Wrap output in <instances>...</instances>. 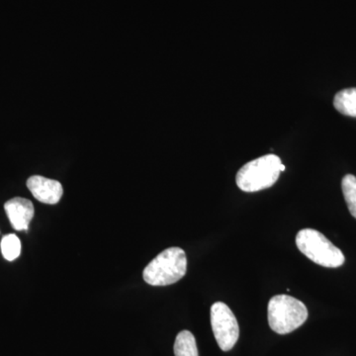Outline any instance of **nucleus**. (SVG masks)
Segmentation results:
<instances>
[{
	"label": "nucleus",
	"mask_w": 356,
	"mask_h": 356,
	"mask_svg": "<svg viewBox=\"0 0 356 356\" xmlns=\"http://www.w3.org/2000/svg\"><path fill=\"white\" fill-rule=\"evenodd\" d=\"M187 259L182 248L163 250L147 264L143 277L152 286H166L181 280L186 274Z\"/></svg>",
	"instance_id": "1"
},
{
	"label": "nucleus",
	"mask_w": 356,
	"mask_h": 356,
	"mask_svg": "<svg viewBox=\"0 0 356 356\" xmlns=\"http://www.w3.org/2000/svg\"><path fill=\"white\" fill-rule=\"evenodd\" d=\"M281 159L275 154H266L245 163L236 173L238 188L245 192H257L273 186L281 173Z\"/></svg>",
	"instance_id": "2"
},
{
	"label": "nucleus",
	"mask_w": 356,
	"mask_h": 356,
	"mask_svg": "<svg viewBox=\"0 0 356 356\" xmlns=\"http://www.w3.org/2000/svg\"><path fill=\"white\" fill-rule=\"evenodd\" d=\"M308 318L303 302L288 295H276L268 303V324L273 332L290 334L301 327Z\"/></svg>",
	"instance_id": "3"
},
{
	"label": "nucleus",
	"mask_w": 356,
	"mask_h": 356,
	"mask_svg": "<svg viewBox=\"0 0 356 356\" xmlns=\"http://www.w3.org/2000/svg\"><path fill=\"white\" fill-rule=\"evenodd\" d=\"M296 245L302 254L318 266L337 268L346 261L343 252L317 229H301L296 236Z\"/></svg>",
	"instance_id": "4"
},
{
	"label": "nucleus",
	"mask_w": 356,
	"mask_h": 356,
	"mask_svg": "<svg viewBox=\"0 0 356 356\" xmlns=\"http://www.w3.org/2000/svg\"><path fill=\"white\" fill-rule=\"evenodd\" d=\"M211 325L219 348L222 351L231 350L240 337V327L235 315L226 304L217 302L211 307Z\"/></svg>",
	"instance_id": "5"
},
{
	"label": "nucleus",
	"mask_w": 356,
	"mask_h": 356,
	"mask_svg": "<svg viewBox=\"0 0 356 356\" xmlns=\"http://www.w3.org/2000/svg\"><path fill=\"white\" fill-rule=\"evenodd\" d=\"M27 187L40 202L55 205L64 194L62 184L58 180L34 175L27 180Z\"/></svg>",
	"instance_id": "6"
},
{
	"label": "nucleus",
	"mask_w": 356,
	"mask_h": 356,
	"mask_svg": "<svg viewBox=\"0 0 356 356\" xmlns=\"http://www.w3.org/2000/svg\"><path fill=\"white\" fill-rule=\"evenodd\" d=\"M4 209L11 226L16 231H25L34 217V206L31 201L22 197H15L7 201Z\"/></svg>",
	"instance_id": "7"
},
{
	"label": "nucleus",
	"mask_w": 356,
	"mask_h": 356,
	"mask_svg": "<svg viewBox=\"0 0 356 356\" xmlns=\"http://www.w3.org/2000/svg\"><path fill=\"white\" fill-rule=\"evenodd\" d=\"M334 106L339 113L356 118V88L343 89L337 92Z\"/></svg>",
	"instance_id": "8"
},
{
	"label": "nucleus",
	"mask_w": 356,
	"mask_h": 356,
	"mask_svg": "<svg viewBox=\"0 0 356 356\" xmlns=\"http://www.w3.org/2000/svg\"><path fill=\"white\" fill-rule=\"evenodd\" d=\"M173 350L175 356H199L195 337L189 331H182L177 334Z\"/></svg>",
	"instance_id": "9"
},
{
	"label": "nucleus",
	"mask_w": 356,
	"mask_h": 356,
	"mask_svg": "<svg viewBox=\"0 0 356 356\" xmlns=\"http://www.w3.org/2000/svg\"><path fill=\"white\" fill-rule=\"evenodd\" d=\"M341 188L346 202L348 204L350 214L356 219V177L353 175H348L341 181Z\"/></svg>",
	"instance_id": "10"
},
{
	"label": "nucleus",
	"mask_w": 356,
	"mask_h": 356,
	"mask_svg": "<svg viewBox=\"0 0 356 356\" xmlns=\"http://www.w3.org/2000/svg\"><path fill=\"white\" fill-rule=\"evenodd\" d=\"M1 252L6 261H15L21 254V242L18 236L13 234L4 236L1 241Z\"/></svg>",
	"instance_id": "11"
}]
</instances>
